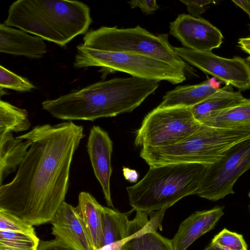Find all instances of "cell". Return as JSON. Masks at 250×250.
<instances>
[{
  "label": "cell",
  "mask_w": 250,
  "mask_h": 250,
  "mask_svg": "<svg viewBox=\"0 0 250 250\" xmlns=\"http://www.w3.org/2000/svg\"><path fill=\"white\" fill-rule=\"evenodd\" d=\"M169 33L184 46L200 51H211L223 42L221 31L208 21L182 14L170 23Z\"/></svg>",
  "instance_id": "8fae6325"
},
{
  "label": "cell",
  "mask_w": 250,
  "mask_h": 250,
  "mask_svg": "<svg viewBox=\"0 0 250 250\" xmlns=\"http://www.w3.org/2000/svg\"><path fill=\"white\" fill-rule=\"evenodd\" d=\"M30 125L28 112L25 109L0 100V136L12 132L26 131Z\"/></svg>",
  "instance_id": "603a6c76"
},
{
  "label": "cell",
  "mask_w": 250,
  "mask_h": 250,
  "mask_svg": "<svg viewBox=\"0 0 250 250\" xmlns=\"http://www.w3.org/2000/svg\"><path fill=\"white\" fill-rule=\"evenodd\" d=\"M130 221L126 213L104 206L102 212V247L120 241H128L131 236Z\"/></svg>",
  "instance_id": "ffe728a7"
},
{
  "label": "cell",
  "mask_w": 250,
  "mask_h": 250,
  "mask_svg": "<svg viewBox=\"0 0 250 250\" xmlns=\"http://www.w3.org/2000/svg\"><path fill=\"white\" fill-rule=\"evenodd\" d=\"M131 8L139 7L146 15L152 14L159 8L155 0H134L127 2Z\"/></svg>",
  "instance_id": "f1b7e54d"
},
{
  "label": "cell",
  "mask_w": 250,
  "mask_h": 250,
  "mask_svg": "<svg viewBox=\"0 0 250 250\" xmlns=\"http://www.w3.org/2000/svg\"><path fill=\"white\" fill-rule=\"evenodd\" d=\"M159 82L137 77L117 78L46 100L42 109L62 120H94L130 112L159 87Z\"/></svg>",
  "instance_id": "7a4b0ae2"
},
{
  "label": "cell",
  "mask_w": 250,
  "mask_h": 250,
  "mask_svg": "<svg viewBox=\"0 0 250 250\" xmlns=\"http://www.w3.org/2000/svg\"><path fill=\"white\" fill-rule=\"evenodd\" d=\"M32 144L29 139L13 137L11 132L0 136V186L19 167Z\"/></svg>",
  "instance_id": "d6986e66"
},
{
  "label": "cell",
  "mask_w": 250,
  "mask_h": 250,
  "mask_svg": "<svg viewBox=\"0 0 250 250\" xmlns=\"http://www.w3.org/2000/svg\"><path fill=\"white\" fill-rule=\"evenodd\" d=\"M40 241L36 234L0 231V250H37Z\"/></svg>",
  "instance_id": "cb8c5ba5"
},
{
  "label": "cell",
  "mask_w": 250,
  "mask_h": 250,
  "mask_svg": "<svg viewBox=\"0 0 250 250\" xmlns=\"http://www.w3.org/2000/svg\"><path fill=\"white\" fill-rule=\"evenodd\" d=\"M33 226L10 212L0 208V231L9 230L36 234Z\"/></svg>",
  "instance_id": "4316f807"
},
{
  "label": "cell",
  "mask_w": 250,
  "mask_h": 250,
  "mask_svg": "<svg viewBox=\"0 0 250 250\" xmlns=\"http://www.w3.org/2000/svg\"><path fill=\"white\" fill-rule=\"evenodd\" d=\"M103 207L89 192H81L76 207L94 250L102 247L103 242L102 212Z\"/></svg>",
  "instance_id": "e0dca14e"
},
{
  "label": "cell",
  "mask_w": 250,
  "mask_h": 250,
  "mask_svg": "<svg viewBox=\"0 0 250 250\" xmlns=\"http://www.w3.org/2000/svg\"><path fill=\"white\" fill-rule=\"evenodd\" d=\"M185 62L213 76L239 91L250 88V63L239 57L223 58L211 51H200L184 47H173Z\"/></svg>",
  "instance_id": "30bf717a"
},
{
  "label": "cell",
  "mask_w": 250,
  "mask_h": 250,
  "mask_svg": "<svg viewBox=\"0 0 250 250\" xmlns=\"http://www.w3.org/2000/svg\"><path fill=\"white\" fill-rule=\"evenodd\" d=\"M83 127L72 121L34 126L17 138L32 144L13 179L0 187V208L32 226L50 223L64 202Z\"/></svg>",
  "instance_id": "6da1fadb"
},
{
  "label": "cell",
  "mask_w": 250,
  "mask_h": 250,
  "mask_svg": "<svg viewBox=\"0 0 250 250\" xmlns=\"http://www.w3.org/2000/svg\"><path fill=\"white\" fill-rule=\"evenodd\" d=\"M202 125L195 119L191 107L157 106L145 116L137 130L135 145L144 147L174 144L195 132Z\"/></svg>",
  "instance_id": "ba28073f"
},
{
  "label": "cell",
  "mask_w": 250,
  "mask_h": 250,
  "mask_svg": "<svg viewBox=\"0 0 250 250\" xmlns=\"http://www.w3.org/2000/svg\"><path fill=\"white\" fill-rule=\"evenodd\" d=\"M121 250H174L171 240L166 238L157 231L150 230L146 225L129 237Z\"/></svg>",
  "instance_id": "7402d4cb"
},
{
  "label": "cell",
  "mask_w": 250,
  "mask_h": 250,
  "mask_svg": "<svg viewBox=\"0 0 250 250\" xmlns=\"http://www.w3.org/2000/svg\"><path fill=\"white\" fill-rule=\"evenodd\" d=\"M250 169V138L230 148L216 162L208 165L197 195L212 201L235 192L238 179Z\"/></svg>",
  "instance_id": "9c48e42d"
},
{
  "label": "cell",
  "mask_w": 250,
  "mask_h": 250,
  "mask_svg": "<svg viewBox=\"0 0 250 250\" xmlns=\"http://www.w3.org/2000/svg\"><path fill=\"white\" fill-rule=\"evenodd\" d=\"M238 46L249 55L247 61L250 63V38H240L238 41Z\"/></svg>",
  "instance_id": "1f68e13d"
},
{
  "label": "cell",
  "mask_w": 250,
  "mask_h": 250,
  "mask_svg": "<svg viewBox=\"0 0 250 250\" xmlns=\"http://www.w3.org/2000/svg\"><path fill=\"white\" fill-rule=\"evenodd\" d=\"M89 7L77 0H18L9 7L4 24L64 46L87 32Z\"/></svg>",
  "instance_id": "3957f363"
},
{
  "label": "cell",
  "mask_w": 250,
  "mask_h": 250,
  "mask_svg": "<svg viewBox=\"0 0 250 250\" xmlns=\"http://www.w3.org/2000/svg\"><path fill=\"white\" fill-rule=\"evenodd\" d=\"M202 124L222 128H250V99L214 114Z\"/></svg>",
  "instance_id": "44dd1931"
},
{
  "label": "cell",
  "mask_w": 250,
  "mask_h": 250,
  "mask_svg": "<svg viewBox=\"0 0 250 250\" xmlns=\"http://www.w3.org/2000/svg\"><path fill=\"white\" fill-rule=\"evenodd\" d=\"M180 1L187 6L189 15L195 18L200 17L205 12L208 5L215 3L213 0H181Z\"/></svg>",
  "instance_id": "83f0119b"
},
{
  "label": "cell",
  "mask_w": 250,
  "mask_h": 250,
  "mask_svg": "<svg viewBox=\"0 0 250 250\" xmlns=\"http://www.w3.org/2000/svg\"><path fill=\"white\" fill-rule=\"evenodd\" d=\"M248 197L250 200V191H249V193H248ZM249 210H250V204L249 205Z\"/></svg>",
  "instance_id": "e575fe53"
},
{
  "label": "cell",
  "mask_w": 250,
  "mask_h": 250,
  "mask_svg": "<svg viewBox=\"0 0 250 250\" xmlns=\"http://www.w3.org/2000/svg\"><path fill=\"white\" fill-rule=\"evenodd\" d=\"M232 1L240 8L243 10L249 16L250 19V0H234ZM250 30V23L249 24Z\"/></svg>",
  "instance_id": "d6a6232c"
},
{
  "label": "cell",
  "mask_w": 250,
  "mask_h": 250,
  "mask_svg": "<svg viewBox=\"0 0 250 250\" xmlns=\"http://www.w3.org/2000/svg\"><path fill=\"white\" fill-rule=\"evenodd\" d=\"M167 34H152L140 25L118 28L102 26L87 32L83 45L98 50L134 53L165 62L186 73L196 75L193 68L174 51Z\"/></svg>",
  "instance_id": "8992f818"
},
{
  "label": "cell",
  "mask_w": 250,
  "mask_h": 250,
  "mask_svg": "<svg viewBox=\"0 0 250 250\" xmlns=\"http://www.w3.org/2000/svg\"><path fill=\"white\" fill-rule=\"evenodd\" d=\"M224 207L195 212L183 221L171 239L174 250H186L197 239L211 230L224 215Z\"/></svg>",
  "instance_id": "5bb4252c"
},
{
  "label": "cell",
  "mask_w": 250,
  "mask_h": 250,
  "mask_svg": "<svg viewBox=\"0 0 250 250\" xmlns=\"http://www.w3.org/2000/svg\"><path fill=\"white\" fill-rule=\"evenodd\" d=\"M218 85L215 79H209L197 84L177 86L166 93L158 107H191L215 93L219 89Z\"/></svg>",
  "instance_id": "2e32d148"
},
{
  "label": "cell",
  "mask_w": 250,
  "mask_h": 250,
  "mask_svg": "<svg viewBox=\"0 0 250 250\" xmlns=\"http://www.w3.org/2000/svg\"><path fill=\"white\" fill-rule=\"evenodd\" d=\"M0 89L8 88L19 92L31 91L36 88L35 85L27 79L21 77L0 65Z\"/></svg>",
  "instance_id": "484cf974"
},
{
  "label": "cell",
  "mask_w": 250,
  "mask_h": 250,
  "mask_svg": "<svg viewBox=\"0 0 250 250\" xmlns=\"http://www.w3.org/2000/svg\"><path fill=\"white\" fill-rule=\"evenodd\" d=\"M123 173L125 178L131 183H136L139 178V174L136 170L123 167Z\"/></svg>",
  "instance_id": "4dcf8cb0"
},
{
  "label": "cell",
  "mask_w": 250,
  "mask_h": 250,
  "mask_svg": "<svg viewBox=\"0 0 250 250\" xmlns=\"http://www.w3.org/2000/svg\"><path fill=\"white\" fill-rule=\"evenodd\" d=\"M247 100L240 91H234L232 86L219 88L211 96L191 107L195 119L201 124L214 114L244 102Z\"/></svg>",
  "instance_id": "ac0fdd59"
},
{
  "label": "cell",
  "mask_w": 250,
  "mask_h": 250,
  "mask_svg": "<svg viewBox=\"0 0 250 250\" xmlns=\"http://www.w3.org/2000/svg\"><path fill=\"white\" fill-rule=\"evenodd\" d=\"M37 250H73L60 241L54 239L49 241H40Z\"/></svg>",
  "instance_id": "f546056e"
},
{
  "label": "cell",
  "mask_w": 250,
  "mask_h": 250,
  "mask_svg": "<svg viewBox=\"0 0 250 250\" xmlns=\"http://www.w3.org/2000/svg\"><path fill=\"white\" fill-rule=\"evenodd\" d=\"M73 65L75 68L100 67L110 71H120L132 77L172 84L181 83L186 74L163 61L134 53L110 52L77 46Z\"/></svg>",
  "instance_id": "52a82bcc"
},
{
  "label": "cell",
  "mask_w": 250,
  "mask_h": 250,
  "mask_svg": "<svg viewBox=\"0 0 250 250\" xmlns=\"http://www.w3.org/2000/svg\"><path fill=\"white\" fill-rule=\"evenodd\" d=\"M250 137L246 128H222L202 125L195 132L170 145L142 147L140 157L149 167L182 164H212L235 144Z\"/></svg>",
  "instance_id": "5b68a950"
},
{
  "label": "cell",
  "mask_w": 250,
  "mask_h": 250,
  "mask_svg": "<svg viewBox=\"0 0 250 250\" xmlns=\"http://www.w3.org/2000/svg\"><path fill=\"white\" fill-rule=\"evenodd\" d=\"M50 223L55 239L73 250H94L76 207L64 201Z\"/></svg>",
  "instance_id": "4fadbf2b"
},
{
  "label": "cell",
  "mask_w": 250,
  "mask_h": 250,
  "mask_svg": "<svg viewBox=\"0 0 250 250\" xmlns=\"http://www.w3.org/2000/svg\"><path fill=\"white\" fill-rule=\"evenodd\" d=\"M204 250H221L216 247H214L210 244Z\"/></svg>",
  "instance_id": "836d02e7"
},
{
  "label": "cell",
  "mask_w": 250,
  "mask_h": 250,
  "mask_svg": "<svg viewBox=\"0 0 250 250\" xmlns=\"http://www.w3.org/2000/svg\"><path fill=\"white\" fill-rule=\"evenodd\" d=\"M94 174L99 182L107 206L114 208L110 191L113 143L108 133L99 126L91 129L86 145Z\"/></svg>",
  "instance_id": "7c38bea8"
},
{
  "label": "cell",
  "mask_w": 250,
  "mask_h": 250,
  "mask_svg": "<svg viewBox=\"0 0 250 250\" xmlns=\"http://www.w3.org/2000/svg\"><path fill=\"white\" fill-rule=\"evenodd\" d=\"M208 165L200 164L149 167L139 182L126 188L130 205L151 213L167 209L182 198L197 194Z\"/></svg>",
  "instance_id": "277c9868"
},
{
  "label": "cell",
  "mask_w": 250,
  "mask_h": 250,
  "mask_svg": "<svg viewBox=\"0 0 250 250\" xmlns=\"http://www.w3.org/2000/svg\"><path fill=\"white\" fill-rule=\"evenodd\" d=\"M210 244L221 250H248L242 234L226 228L213 237Z\"/></svg>",
  "instance_id": "d4e9b609"
},
{
  "label": "cell",
  "mask_w": 250,
  "mask_h": 250,
  "mask_svg": "<svg viewBox=\"0 0 250 250\" xmlns=\"http://www.w3.org/2000/svg\"><path fill=\"white\" fill-rule=\"evenodd\" d=\"M0 52L38 59L43 57L47 49L42 38L0 23Z\"/></svg>",
  "instance_id": "9a60e30c"
}]
</instances>
